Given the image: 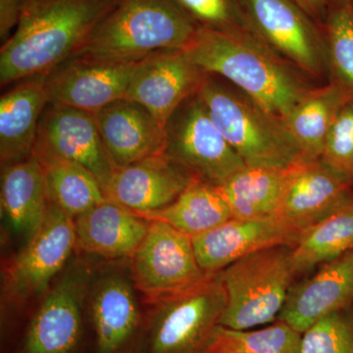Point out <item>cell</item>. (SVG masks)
Here are the masks:
<instances>
[{
    "label": "cell",
    "mask_w": 353,
    "mask_h": 353,
    "mask_svg": "<svg viewBox=\"0 0 353 353\" xmlns=\"http://www.w3.org/2000/svg\"><path fill=\"white\" fill-rule=\"evenodd\" d=\"M76 245L75 220L50 201L41 224L8 268L9 292L16 299L41 294Z\"/></svg>",
    "instance_id": "cell-12"
},
{
    "label": "cell",
    "mask_w": 353,
    "mask_h": 353,
    "mask_svg": "<svg viewBox=\"0 0 353 353\" xmlns=\"http://www.w3.org/2000/svg\"><path fill=\"white\" fill-rule=\"evenodd\" d=\"M165 136V154L201 182L220 187L246 166L215 126L197 94L171 116Z\"/></svg>",
    "instance_id": "cell-9"
},
{
    "label": "cell",
    "mask_w": 353,
    "mask_h": 353,
    "mask_svg": "<svg viewBox=\"0 0 353 353\" xmlns=\"http://www.w3.org/2000/svg\"><path fill=\"white\" fill-rule=\"evenodd\" d=\"M92 267L74 262L26 322L13 353H90L85 311Z\"/></svg>",
    "instance_id": "cell-7"
},
{
    "label": "cell",
    "mask_w": 353,
    "mask_h": 353,
    "mask_svg": "<svg viewBox=\"0 0 353 353\" xmlns=\"http://www.w3.org/2000/svg\"><path fill=\"white\" fill-rule=\"evenodd\" d=\"M199 30L174 0H120L73 57L139 61L187 50Z\"/></svg>",
    "instance_id": "cell-3"
},
{
    "label": "cell",
    "mask_w": 353,
    "mask_h": 353,
    "mask_svg": "<svg viewBox=\"0 0 353 353\" xmlns=\"http://www.w3.org/2000/svg\"><path fill=\"white\" fill-rule=\"evenodd\" d=\"M253 32L315 82L328 83L324 26L294 0H240Z\"/></svg>",
    "instance_id": "cell-8"
},
{
    "label": "cell",
    "mask_w": 353,
    "mask_h": 353,
    "mask_svg": "<svg viewBox=\"0 0 353 353\" xmlns=\"http://www.w3.org/2000/svg\"><path fill=\"white\" fill-rule=\"evenodd\" d=\"M196 180L163 153L117 167L103 194L132 212H150L169 205Z\"/></svg>",
    "instance_id": "cell-17"
},
{
    "label": "cell",
    "mask_w": 353,
    "mask_h": 353,
    "mask_svg": "<svg viewBox=\"0 0 353 353\" xmlns=\"http://www.w3.org/2000/svg\"><path fill=\"white\" fill-rule=\"evenodd\" d=\"M197 94L215 126L248 166L285 169L303 159L285 121L232 83L208 73Z\"/></svg>",
    "instance_id": "cell-4"
},
{
    "label": "cell",
    "mask_w": 353,
    "mask_h": 353,
    "mask_svg": "<svg viewBox=\"0 0 353 353\" xmlns=\"http://www.w3.org/2000/svg\"><path fill=\"white\" fill-rule=\"evenodd\" d=\"M321 160L353 185V106L345 104L330 130Z\"/></svg>",
    "instance_id": "cell-33"
},
{
    "label": "cell",
    "mask_w": 353,
    "mask_h": 353,
    "mask_svg": "<svg viewBox=\"0 0 353 353\" xmlns=\"http://www.w3.org/2000/svg\"><path fill=\"white\" fill-rule=\"evenodd\" d=\"M304 229L277 214L230 219L192 239L197 262L206 273H217L236 260L276 246L294 248Z\"/></svg>",
    "instance_id": "cell-16"
},
{
    "label": "cell",
    "mask_w": 353,
    "mask_h": 353,
    "mask_svg": "<svg viewBox=\"0 0 353 353\" xmlns=\"http://www.w3.org/2000/svg\"><path fill=\"white\" fill-rule=\"evenodd\" d=\"M329 7L341 6V4L352 3L353 0H326Z\"/></svg>",
    "instance_id": "cell-36"
},
{
    "label": "cell",
    "mask_w": 353,
    "mask_h": 353,
    "mask_svg": "<svg viewBox=\"0 0 353 353\" xmlns=\"http://www.w3.org/2000/svg\"><path fill=\"white\" fill-rule=\"evenodd\" d=\"M288 168L246 165L217 187L232 217L254 219L276 214Z\"/></svg>",
    "instance_id": "cell-26"
},
{
    "label": "cell",
    "mask_w": 353,
    "mask_h": 353,
    "mask_svg": "<svg viewBox=\"0 0 353 353\" xmlns=\"http://www.w3.org/2000/svg\"><path fill=\"white\" fill-rule=\"evenodd\" d=\"M0 201L2 215L10 229L29 239L50 205L43 169L34 155L17 163L2 165Z\"/></svg>",
    "instance_id": "cell-23"
},
{
    "label": "cell",
    "mask_w": 353,
    "mask_h": 353,
    "mask_svg": "<svg viewBox=\"0 0 353 353\" xmlns=\"http://www.w3.org/2000/svg\"><path fill=\"white\" fill-rule=\"evenodd\" d=\"M131 259L134 287L153 305L213 274L199 266L190 236L159 221L150 222L145 240Z\"/></svg>",
    "instance_id": "cell-10"
},
{
    "label": "cell",
    "mask_w": 353,
    "mask_h": 353,
    "mask_svg": "<svg viewBox=\"0 0 353 353\" xmlns=\"http://www.w3.org/2000/svg\"><path fill=\"white\" fill-rule=\"evenodd\" d=\"M320 266L312 277L292 285L277 319L301 334L353 301V250Z\"/></svg>",
    "instance_id": "cell-19"
},
{
    "label": "cell",
    "mask_w": 353,
    "mask_h": 353,
    "mask_svg": "<svg viewBox=\"0 0 353 353\" xmlns=\"http://www.w3.org/2000/svg\"><path fill=\"white\" fill-rule=\"evenodd\" d=\"M318 24L324 26L328 15L329 6L326 0H294Z\"/></svg>",
    "instance_id": "cell-35"
},
{
    "label": "cell",
    "mask_w": 353,
    "mask_h": 353,
    "mask_svg": "<svg viewBox=\"0 0 353 353\" xmlns=\"http://www.w3.org/2000/svg\"><path fill=\"white\" fill-rule=\"evenodd\" d=\"M32 155L43 169L50 201L74 220L105 201L97 176L85 167L52 155Z\"/></svg>",
    "instance_id": "cell-28"
},
{
    "label": "cell",
    "mask_w": 353,
    "mask_h": 353,
    "mask_svg": "<svg viewBox=\"0 0 353 353\" xmlns=\"http://www.w3.org/2000/svg\"><path fill=\"white\" fill-rule=\"evenodd\" d=\"M132 213L150 222L166 223L192 239L233 218L218 188L199 180L190 183L169 205L150 212Z\"/></svg>",
    "instance_id": "cell-24"
},
{
    "label": "cell",
    "mask_w": 353,
    "mask_h": 353,
    "mask_svg": "<svg viewBox=\"0 0 353 353\" xmlns=\"http://www.w3.org/2000/svg\"><path fill=\"white\" fill-rule=\"evenodd\" d=\"M292 250L290 246L267 248L218 272L228 297L220 325L246 330L277 321L297 276Z\"/></svg>",
    "instance_id": "cell-5"
},
{
    "label": "cell",
    "mask_w": 353,
    "mask_h": 353,
    "mask_svg": "<svg viewBox=\"0 0 353 353\" xmlns=\"http://www.w3.org/2000/svg\"><path fill=\"white\" fill-rule=\"evenodd\" d=\"M134 288L119 272L104 274L95 283L87 312L90 353H138L146 318Z\"/></svg>",
    "instance_id": "cell-13"
},
{
    "label": "cell",
    "mask_w": 353,
    "mask_h": 353,
    "mask_svg": "<svg viewBox=\"0 0 353 353\" xmlns=\"http://www.w3.org/2000/svg\"><path fill=\"white\" fill-rule=\"evenodd\" d=\"M120 0H26L0 48V85L43 75L80 50Z\"/></svg>",
    "instance_id": "cell-1"
},
{
    "label": "cell",
    "mask_w": 353,
    "mask_h": 353,
    "mask_svg": "<svg viewBox=\"0 0 353 353\" xmlns=\"http://www.w3.org/2000/svg\"><path fill=\"white\" fill-rule=\"evenodd\" d=\"M324 32L328 83L353 106V4L329 7Z\"/></svg>",
    "instance_id": "cell-29"
},
{
    "label": "cell",
    "mask_w": 353,
    "mask_h": 353,
    "mask_svg": "<svg viewBox=\"0 0 353 353\" xmlns=\"http://www.w3.org/2000/svg\"><path fill=\"white\" fill-rule=\"evenodd\" d=\"M192 22L221 34L252 32L240 0H174Z\"/></svg>",
    "instance_id": "cell-32"
},
{
    "label": "cell",
    "mask_w": 353,
    "mask_h": 353,
    "mask_svg": "<svg viewBox=\"0 0 353 353\" xmlns=\"http://www.w3.org/2000/svg\"><path fill=\"white\" fill-rule=\"evenodd\" d=\"M50 104L43 75L17 82L0 99V160L17 163L34 152L39 121Z\"/></svg>",
    "instance_id": "cell-21"
},
{
    "label": "cell",
    "mask_w": 353,
    "mask_h": 353,
    "mask_svg": "<svg viewBox=\"0 0 353 353\" xmlns=\"http://www.w3.org/2000/svg\"><path fill=\"white\" fill-rule=\"evenodd\" d=\"M185 50H160L139 60L125 99L143 105L165 128L174 112L197 94L206 76Z\"/></svg>",
    "instance_id": "cell-15"
},
{
    "label": "cell",
    "mask_w": 353,
    "mask_h": 353,
    "mask_svg": "<svg viewBox=\"0 0 353 353\" xmlns=\"http://www.w3.org/2000/svg\"><path fill=\"white\" fill-rule=\"evenodd\" d=\"M25 2L26 0H0V39L3 43L15 29Z\"/></svg>",
    "instance_id": "cell-34"
},
{
    "label": "cell",
    "mask_w": 353,
    "mask_h": 353,
    "mask_svg": "<svg viewBox=\"0 0 353 353\" xmlns=\"http://www.w3.org/2000/svg\"><path fill=\"white\" fill-rule=\"evenodd\" d=\"M205 73L219 77L283 120L319 85L252 32L221 34L199 28L185 50Z\"/></svg>",
    "instance_id": "cell-2"
},
{
    "label": "cell",
    "mask_w": 353,
    "mask_h": 353,
    "mask_svg": "<svg viewBox=\"0 0 353 353\" xmlns=\"http://www.w3.org/2000/svg\"><path fill=\"white\" fill-rule=\"evenodd\" d=\"M139 61L72 57L43 74L50 104L95 113L125 99Z\"/></svg>",
    "instance_id": "cell-11"
},
{
    "label": "cell",
    "mask_w": 353,
    "mask_h": 353,
    "mask_svg": "<svg viewBox=\"0 0 353 353\" xmlns=\"http://www.w3.org/2000/svg\"><path fill=\"white\" fill-rule=\"evenodd\" d=\"M353 250V190L324 219L307 228L292 250L296 275Z\"/></svg>",
    "instance_id": "cell-27"
},
{
    "label": "cell",
    "mask_w": 353,
    "mask_h": 353,
    "mask_svg": "<svg viewBox=\"0 0 353 353\" xmlns=\"http://www.w3.org/2000/svg\"><path fill=\"white\" fill-rule=\"evenodd\" d=\"M148 227V221L105 199L76 218L77 246L104 259H132L145 240Z\"/></svg>",
    "instance_id": "cell-22"
},
{
    "label": "cell",
    "mask_w": 353,
    "mask_h": 353,
    "mask_svg": "<svg viewBox=\"0 0 353 353\" xmlns=\"http://www.w3.org/2000/svg\"><path fill=\"white\" fill-rule=\"evenodd\" d=\"M340 92L330 83L316 85L285 118L303 160L321 159L330 130L345 105Z\"/></svg>",
    "instance_id": "cell-25"
},
{
    "label": "cell",
    "mask_w": 353,
    "mask_h": 353,
    "mask_svg": "<svg viewBox=\"0 0 353 353\" xmlns=\"http://www.w3.org/2000/svg\"><path fill=\"white\" fill-rule=\"evenodd\" d=\"M94 116L116 167L128 166L165 152V128L138 102L119 99Z\"/></svg>",
    "instance_id": "cell-20"
},
{
    "label": "cell",
    "mask_w": 353,
    "mask_h": 353,
    "mask_svg": "<svg viewBox=\"0 0 353 353\" xmlns=\"http://www.w3.org/2000/svg\"><path fill=\"white\" fill-rule=\"evenodd\" d=\"M301 353H353V301L304 332Z\"/></svg>",
    "instance_id": "cell-31"
},
{
    "label": "cell",
    "mask_w": 353,
    "mask_h": 353,
    "mask_svg": "<svg viewBox=\"0 0 353 353\" xmlns=\"http://www.w3.org/2000/svg\"><path fill=\"white\" fill-rule=\"evenodd\" d=\"M32 154L52 155L82 165L97 176L102 192L117 168L94 114L60 104H48L43 111Z\"/></svg>",
    "instance_id": "cell-14"
},
{
    "label": "cell",
    "mask_w": 353,
    "mask_h": 353,
    "mask_svg": "<svg viewBox=\"0 0 353 353\" xmlns=\"http://www.w3.org/2000/svg\"><path fill=\"white\" fill-rule=\"evenodd\" d=\"M227 292L217 273L154 304L138 353H204L226 310Z\"/></svg>",
    "instance_id": "cell-6"
},
{
    "label": "cell",
    "mask_w": 353,
    "mask_h": 353,
    "mask_svg": "<svg viewBox=\"0 0 353 353\" xmlns=\"http://www.w3.org/2000/svg\"><path fill=\"white\" fill-rule=\"evenodd\" d=\"M353 190L321 159L299 160L285 172L276 214L306 230L324 219Z\"/></svg>",
    "instance_id": "cell-18"
},
{
    "label": "cell",
    "mask_w": 353,
    "mask_h": 353,
    "mask_svg": "<svg viewBox=\"0 0 353 353\" xmlns=\"http://www.w3.org/2000/svg\"><path fill=\"white\" fill-rule=\"evenodd\" d=\"M303 334L282 321L260 330L219 325L204 353H301Z\"/></svg>",
    "instance_id": "cell-30"
}]
</instances>
